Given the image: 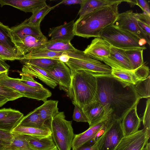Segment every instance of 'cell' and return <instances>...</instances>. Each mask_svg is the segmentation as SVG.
I'll return each mask as SVG.
<instances>
[{
	"label": "cell",
	"mask_w": 150,
	"mask_h": 150,
	"mask_svg": "<svg viewBox=\"0 0 150 150\" xmlns=\"http://www.w3.org/2000/svg\"><path fill=\"white\" fill-rule=\"evenodd\" d=\"M95 74L97 82L96 101L104 106L106 114L110 113L112 118L122 120L140 100L132 85L121 81L111 74Z\"/></svg>",
	"instance_id": "cell-1"
},
{
	"label": "cell",
	"mask_w": 150,
	"mask_h": 150,
	"mask_svg": "<svg viewBox=\"0 0 150 150\" xmlns=\"http://www.w3.org/2000/svg\"><path fill=\"white\" fill-rule=\"evenodd\" d=\"M126 0H119L83 15L74 22L75 35L85 38H99L101 31L113 24L119 14L118 6Z\"/></svg>",
	"instance_id": "cell-2"
},
{
	"label": "cell",
	"mask_w": 150,
	"mask_h": 150,
	"mask_svg": "<svg viewBox=\"0 0 150 150\" xmlns=\"http://www.w3.org/2000/svg\"><path fill=\"white\" fill-rule=\"evenodd\" d=\"M70 88L67 94L72 103L82 109L96 101L97 82L95 73L85 70L71 71Z\"/></svg>",
	"instance_id": "cell-3"
},
{
	"label": "cell",
	"mask_w": 150,
	"mask_h": 150,
	"mask_svg": "<svg viewBox=\"0 0 150 150\" xmlns=\"http://www.w3.org/2000/svg\"><path fill=\"white\" fill-rule=\"evenodd\" d=\"M53 141L58 150H71L75 134L72 121L65 119L64 112H59L47 124Z\"/></svg>",
	"instance_id": "cell-4"
},
{
	"label": "cell",
	"mask_w": 150,
	"mask_h": 150,
	"mask_svg": "<svg viewBox=\"0 0 150 150\" xmlns=\"http://www.w3.org/2000/svg\"><path fill=\"white\" fill-rule=\"evenodd\" d=\"M99 38L106 41L111 46L124 50L146 49L145 46L140 45V39L137 36L113 24L104 29L100 33Z\"/></svg>",
	"instance_id": "cell-5"
},
{
	"label": "cell",
	"mask_w": 150,
	"mask_h": 150,
	"mask_svg": "<svg viewBox=\"0 0 150 150\" xmlns=\"http://www.w3.org/2000/svg\"><path fill=\"white\" fill-rule=\"evenodd\" d=\"M0 85L12 89L23 97L44 102L52 95L50 91L44 87L37 88L30 86L21 82L20 79L9 77L8 72L0 74Z\"/></svg>",
	"instance_id": "cell-6"
},
{
	"label": "cell",
	"mask_w": 150,
	"mask_h": 150,
	"mask_svg": "<svg viewBox=\"0 0 150 150\" xmlns=\"http://www.w3.org/2000/svg\"><path fill=\"white\" fill-rule=\"evenodd\" d=\"M122 120L112 118L110 115L102 135L96 139L99 150H115L125 137L121 126Z\"/></svg>",
	"instance_id": "cell-7"
},
{
	"label": "cell",
	"mask_w": 150,
	"mask_h": 150,
	"mask_svg": "<svg viewBox=\"0 0 150 150\" xmlns=\"http://www.w3.org/2000/svg\"><path fill=\"white\" fill-rule=\"evenodd\" d=\"M136 13L132 10L119 13L113 25L134 35L140 39L145 40L149 45L150 37L140 26L136 16Z\"/></svg>",
	"instance_id": "cell-8"
},
{
	"label": "cell",
	"mask_w": 150,
	"mask_h": 150,
	"mask_svg": "<svg viewBox=\"0 0 150 150\" xmlns=\"http://www.w3.org/2000/svg\"><path fill=\"white\" fill-rule=\"evenodd\" d=\"M111 75L124 83L134 85L150 76V71L149 67L144 64L134 70L112 68Z\"/></svg>",
	"instance_id": "cell-9"
},
{
	"label": "cell",
	"mask_w": 150,
	"mask_h": 150,
	"mask_svg": "<svg viewBox=\"0 0 150 150\" xmlns=\"http://www.w3.org/2000/svg\"><path fill=\"white\" fill-rule=\"evenodd\" d=\"M65 63L71 71L85 70L96 74H111L112 72V68L110 67L101 62L70 58Z\"/></svg>",
	"instance_id": "cell-10"
},
{
	"label": "cell",
	"mask_w": 150,
	"mask_h": 150,
	"mask_svg": "<svg viewBox=\"0 0 150 150\" xmlns=\"http://www.w3.org/2000/svg\"><path fill=\"white\" fill-rule=\"evenodd\" d=\"M48 41L45 36H25L14 42L17 49V55L21 59L23 57L35 50L44 48L45 44Z\"/></svg>",
	"instance_id": "cell-11"
},
{
	"label": "cell",
	"mask_w": 150,
	"mask_h": 150,
	"mask_svg": "<svg viewBox=\"0 0 150 150\" xmlns=\"http://www.w3.org/2000/svg\"><path fill=\"white\" fill-rule=\"evenodd\" d=\"M148 137L144 129L127 136L121 140L115 150H143Z\"/></svg>",
	"instance_id": "cell-12"
},
{
	"label": "cell",
	"mask_w": 150,
	"mask_h": 150,
	"mask_svg": "<svg viewBox=\"0 0 150 150\" xmlns=\"http://www.w3.org/2000/svg\"><path fill=\"white\" fill-rule=\"evenodd\" d=\"M111 115L107 114L102 120L90 126L84 132L74 135L72 144L73 150H75L93 139H96L98 133L105 128L109 118Z\"/></svg>",
	"instance_id": "cell-13"
},
{
	"label": "cell",
	"mask_w": 150,
	"mask_h": 150,
	"mask_svg": "<svg viewBox=\"0 0 150 150\" xmlns=\"http://www.w3.org/2000/svg\"><path fill=\"white\" fill-rule=\"evenodd\" d=\"M57 81L61 90L66 93L70 87L72 78L71 71L65 63L59 61L52 68L46 70Z\"/></svg>",
	"instance_id": "cell-14"
},
{
	"label": "cell",
	"mask_w": 150,
	"mask_h": 150,
	"mask_svg": "<svg viewBox=\"0 0 150 150\" xmlns=\"http://www.w3.org/2000/svg\"><path fill=\"white\" fill-rule=\"evenodd\" d=\"M24 117L19 111L11 108L0 109V130L11 132Z\"/></svg>",
	"instance_id": "cell-15"
},
{
	"label": "cell",
	"mask_w": 150,
	"mask_h": 150,
	"mask_svg": "<svg viewBox=\"0 0 150 150\" xmlns=\"http://www.w3.org/2000/svg\"><path fill=\"white\" fill-rule=\"evenodd\" d=\"M111 68L132 70L125 50L111 46L110 55L102 61Z\"/></svg>",
	"instance_id": "cell-16"
},
{
	"label": "cell",
	"mask_w": 150,
	"mask_h": 150,
	"mask_svg": "<svg viewBox=\"0 0 150 150\" xmlns=\"http://www.w3.org/2000/svg\"><path fill=\"white\" fill-rule=\"evenodd\" d=\"M111 45L100 38H95L83 51L84 53L98 60L102 61L110 55Z\"/></svg>",
	"instance_id": "cell-17"
},
{
	"label": "cell",
	"mask_w": 150,
	"mask_h": 150,
	"mask_svg": "<svg viewBox=\"0 0 150 150\" xmlns=\"http://www.w3.org/2000/svg\"><path fill=\"white\" fill-rule=\"evenodd\" d=\"M137 102L127 112L121 121L122 127L125 136L132 134L138 131L141 120L137 112Z\"/></svg>",
	"instance_id": "cell-18"
},
{
	"label": "cell",
	"mask_w": 150,
	"mask_h": 150,
	"mask_svg": "<svg viewBox=\"0 0 150 150\" xmlns=\"http://www.w3.org/2000/svg\"><path fill=\"white\" fill-rule=\"evenodd\" d=\"M22 73L38 78L52 88L58 84L57 81L45 70L38 67L25 63L22 68Z\"/></svg>",
	"instance_id": "cell-19"
},
{
	"label": "cell",
	"mask_w": 150,
	"mask_h": 150,
	"mask_svg": "<svg viewBox=\"0 0 150 150\" xmlns=\"http://www.w3.org/2000/svg\"><path fill=\"white\" fill-rule=\"evenodd\" d=\"M11 33L14 41L28 35L42 37L40 26H36L28 23L26 20L20 24L10 28Z\"/></svg>",
	"instance_id": "cell-20"
},
{
	"label": "cell",
	"mask_w": 150,
	"mask_h": 150,
	"mask_svg": "<svg viewBox=\"0 0 150 150\" xmlns=\"http://www.w3.org/2000/svg\"><path fill=\"white\" fill-rule=\"evenodd\" d=\"M45 0H0L2 7L9 5L25 12L32 13L46 4Z\"/></svg>",
	"instance_id": "cell-21"
},
{
	"label": "cell",
	"mask_w": 150,
	"mask_h": 150,
	"mask_svg": "<svg viewBox=\"0 0 150 150\" xmlns=\"http://www.w3.org/2000/svg\"><path fill=\"white\" fill-rule=\"evenodd\" d=\"M74 20L64 23L61 25L51 29L49 32L50 40L70 41L74 38Z\"/></svg>",
	"instance_id": "cell-22"
},
{
	"label": "cell",
	"mask_w": 150,
	"mask_h": 150,
	"mask_svg": "<svg viewBox=\"0 0 150 150\" xmlns=\"http://www.w3.org/2000/svg\"><path fill=\"white\" fill-rule=\"evenodd\" d=\"M82 110L88 120L89 127L100 121L107 114L104 106L96 101L85 106Z\"/></svg>",
	"instance_id": "cell-23"
},
{
	"label": "cell",
	"mask_w": 150,
	"mask_h": 150,
	"mask_svg": "<svg viewBox=\"0 0 150 150\" xmlns=\"http://www.w3.org/2000/svg\"><path fill=\"white\" fill-rule=\"evenodd\" d=\"M58 102L57 100H47L36 108L42 120L46 124L59 113Z\"/></svg>",
	"instance_id": "cell-24"
},
{
	"label": "cell",
	"mask_w": 150,
	"mask_h": 150,
	"mask_svg": "<svg viewBox=\"0 0 150 150\" xmlns=\"http://www.w3.org/2000/svg\"><path fill=\"white\" fill-rule=\"evenodd\" d=\"M24 135L29 145L35 150H50L56 146L51 135L42 138Z\"/></svg>",
	"instance_id": "cell-25"
},
{
	"label": "cell",
	"mask_w": 150,
	"mask_h": 150,
	"mask_svg": "<svg viewBox=\"0 0 150 150\" xmlns=\"http://www.w3.org/2000/svg\"><path fill=\"white\" fill-rule=\"evenodd\" d=\"M11 133L12 134L28 135L40 138L47 137L51 135L50 129L48 126L38 128L18 125Z\"/></svg>",
	"instance_id": "cell-26"
},
{
	"label": "cell",
	"mask_w": 150,
	"mask_h": 150,
	"mask_svg": "<svg viewBox=\"0 0 150 150\" xmlns=\"http://www.w3.org/2000/svg\"><path fill=\"white\" fill-rule=\"evenodd\" d=\"M119 0H83L78 13L79 16L103 7L108 6Z\"/></svg>",
	"instance_id": "cell-27"
},
{
	"label": "cell",
	"mask_w": 150,
	"mask_h": 150,
	"mask_svg": "<svg viewBox=\"0 0 150 150\" xmlns=\"http://www.w3.org/2000/svg\"><path fill=\"white\" fill-rule=\"evenodd\" d=\"M18 125L38 128L48 126L42 120L36 108L24 116Z\"/></svg>",
	"instance_id": "cell-28"
},
{
	"label": "cell",
	"mask_w": 150,
	"mask_h": 150,
	"mask_svg": "<svg viewBox=\"0 0 150 150\" xmlns=\"http://www.w3.org/2000/svg\"><path fill=\"white\" fill-rule=\"evenodd\" d=\"M44 48L58 52H74L78 50L74 47L70 41L61 40H48Z\"/></svg>",
	"instance_id": "cell-29"
},
{
	"label": "cell",
	"mask_w": 150,
	"mask_h": 150,
	"mask_svg": "<svg viewBox=\"0 0 150 150\" xmlns=\"http://www.w3.org/2000/svg\"><path fill=\"white\" fill-rule=\"evenodd\" d=\"M144 50L141 48L125 50L132 70L137 69L144 64L143 55Z\"/></svg>",
	"instance_id": "cell-30"
},
{
	"label": "cell",
	"mask_w": 150,
	"mask_h": 150,
	"mask_svg": "<svg viewBox=\"0 0 150 150\" xmlns=\"http://www.w3.org/2000/svg\"><path fill=\"white\" fill-rule=\"evenodd\" d=\"M13 138L5 150H35L29 145L24 135L12 134Z\"/></svg>",
	"instance_id": "cell-31"
},
{
	"label": "cell",
	"mask_w": 150,
	"mask_h": 150,
	"mask_svg": "<svg viewBox=\"0 0 150 150\" xmlns=\"http://www.w3.org/2000/svg\"><path fill=\"white\" fill-rule=\"evenodd\" d=\"M59 5V4L53 6H50L47 4L33 12L32 16L28 19H26L27 22L33 25L40 26L41 22L44 17L51 10Z\"/></svg>",
	"instance_id": "cell-32"
},
{
	"label": "cell",
	"mask_w": 150,
	"mask_h": 150,
	"mask_svg": "<svg viewBox=\"0 0 150 150\" xmlns=\"http://www.w3.org/2000/svg\"><path fill=\"white\" fill-rule=\"evenodd\" d=\"M0 43L14 51L17 54V48L11 35L10 28L8 26L4 25L1 22H0Z\"/></svg>",
	"instance_id": "cell-33"
},
{
	"label": "cell",
	"mask_w": 150,
	"mask_h": 150,
	"mask_svg": "<svg viewBox=\"0 0 150 150\" xmlns=\"http://www.w3.org/2000/svg\"><path fill=\"white\" fill-rule=\"evenodd\" d=\"M20 61L24 64H29L41 68L45 70L52 68L59 61V60L57 59L46 58L22 59Z\"/></svg>",
	"instance_id": "cell-34"
},
{
	"label": "cell",
	"mask_w": 150,
	"mask_h": 150,
	"mask_svg": "<svg viewBox=\"0 0 150 150\" xmlns=\"http://www.w3.org/2000/svg\"><path fill=\"white\" fill-rule=\"evenodd\" d=\"M150 76L143 80L137 82L132 85L138 98H150Z\"/></svg>",
	"instance_id": "cell-35"
},
{
	"label": "cell",
	"mask_w": 150,
	"mask_h": 150,
	"mask_svg": "<svg viewBox=\"0 0 150 150\" xmlns=\"http://www.w3.org/2000/svg\"><path fill=\"white\" fill-rule=\"evenodd\" d=\"M136 16L140 26L150 37V16L143 12L137 13Z\"/></svg>",
	"instance_id": "cell-36"
},
{
	"label": "cell",
	"mask_w": 150,
	"mask_h": 150,
	"mask_svg": "<svg viewBox=\"0 0 150 150\" xmlns=\"http://www.w3.org/2000/svg\"><path fill=\"white\" fill-rule=\"evenodd\" d=\"M0 58L4 60H20L21 58L17 56L16 53L0 43Z\"/></svg>",
	"instance_id": "cell-37"
},
{
	"label": "cell",
	"mask_w": 150,
	"mask_h": 150,
	"mask_svg": "<svg viewBox=\"0 0 150 150\" xmlns=\"http://www.w3.org/2000/svg\"><path fill=\"white\" fill-rule=\"evenodd\" d=\"M0 96L8 100L12 101L23 97L19 93L8 87L0 85Z\"/></svg>",
	"instance_id": "cell-38"
},
{
	"label": "cell",
	"mask_w": 150,
	"mask_h": 150,
	"mask_svg": "<svg viewBox=\"0 0 150 150\" xmlns=\"http://www.w3.org/2000/svg\"><path fill=\"white\" fill-rule=\"evenodd\" d=\"M144 128L146 131L147 135L150 136V99L148 98L146 102V109L142 118Z\"/></svg>",
	"instance_id": "cell-39"
},
{
	"label": "cell",
	"mask_w": 150,
	"mask_h": 150,
	"mask_svg": "<svg viewBox=\"0 0 150 150\" xmlns=\"http://www.w3.org/2000/svg\"><path fill=\"white\" fill-rule=\"evenodd\" d=\"M21 77L20 79L21 82L30 86L37 88H42L43 86L34 80L33 77L26 74L21 73Z\"/></svg>",
	"instance_id": "cell-40"
},
{
	"label": "cell",
	"mask_w": 150,
	"mask_h": 150,
	"mask_svg": "<svg viewBox=\"0 0 150 150\" xmlns=\"http://www.w3.org/2000/svg\"><path fill=\"white\" fill-rule=\"evenodd\" d=\"M73 114V120L77 122H87L88 120L82 110L78 107L74 105Z\"/></svg>",
	"instance_id": "cell-41"
},
{
	"label": "cell",
	"mask_w": 150,
	"mask_h": 150,
	"mask_svg": "<svg viewBox=\"0 0 150 150\" xmlns=\"http://www.w3.org/2000/svg\"><path fill=\"white\" fill-rule=\"evenodd\" d=\"M75 150H99L96 143V139H93Z\"/></svg>",
	"instance_id": "cell-42"
},
{
	"label": "cell",
	"mask_w": 150,
	"mask_h": 150,
	"mask_svg": "<svg viewBox=\"0 0 150 150\" xmlns=\"http://www.w3.org/2000/svg\"><path fill=\"white\" fill-rule=\"evenodd\" d=\"M135 5L139 6L143 11L150 16V7L148 2L145 0H135Z\"/></svg>",
	"instance_id": "cell-43"
},
{
	"label": "cell",
	"mask_w": 150,
	"mask_h": 150,
	"mask_svg": "<svg viewBox=\"0 0 150 150\" xmlns=\"http://www.w3.org/2000/svg\"><path fill=\"white\" fill-rule=\"evenodd\" d=\"M13 137L11 132L0 130V140L11 143Z\"/></svg>",
	"instance_id": "cell-44"
},
{
	"label": "cell",
	"mask_w": 150,
	"mask_h": 150,
	"mask_svg": "<svg viewBox=\"0 0 150 150\" xmlns=\"http://www.w3.org/2000/svg\"><path fill=\"white\" fill-rule=\"evenodd\" d=\"M9 68V66L5 62V60L0 58V74L8 72Z\"/></svg>",
	"instance_id": "cell-45"
},
{
	"label": "cell",
	"mask_w": 150,
	"mask_h": 150,
	"mask_svg": "<svg viewBox=\"0 0 150 150\" xmlns=\"http://www.w3.org/2000/svg\"><path fill=\"white\" fill-rule=\"evenodd\" d=\"M83 0H63L58 4H64L66 5H70L72 4H81Z\"/></svg>",
	"instance_id": "cell-46"
},
{
	"label": "cell",
	"mask_w": 150,
	"mask_h": 150,
	"mask_svg": "<svg viewBox=\"0 0 150 150\" xmlns=\"http://www.w3.org/2000/svg\"><path fill=\"white\" fill-rule=\"evenodd\" d=\"M69 52H64V53L59 57V60L64 63L67 62L70 57L68 55Z\"/></svg>",
	"instance_id": "cell-47"
},
{
	"label": "cell",
	"mask_w": 150,
	"mask_h": 150,
	"mask_svg": "<svg viewBox=\"0 0 150 150\" xmlns=\"http://www.w3.org/2000/svg\"><path fill=\"white\" fill-rule=\"evenodd\" d=\"M10 143H11L0 140V150H5L6 146Z\"/></svg>",
	"instance_id": "cell-48"
},
{
	"label": "cell",
	"mask_w": 150,
	"mask_h": 150,
	"mask_svg": "<svg viewBox=\"0 0 150 150\" xmlns=\"http://www.w3.org/2000/svg\"><path fill=\"white\" fill-rule=\"evenodd\" d=\"M8 100L5 98L0 96V107L6 104Z\"/></svg>",
	"instance_id": "cell-49"
},
{
	"label": "cell",
	"mask_w": 150,
	"mask_h": 150,
	"mask_svg": "<svg viewBox=\"0 0 150 150\" xmlns=\"http://www.w3.org/2000/svg\"><path fill=\"white\" fill-rule=\"evenodd\" d=\"M145 147H144L143 150H150V142H148L146 144Z\"/></svg>",
	"instance_id": "cell-50"
},
{
	"label": "cell",
	"mask_w": 150,
	"mask_h": 150,
	"mask_svg": "<svg viewBox=\"0 0 150 150\" xmlns=\"http://www.w3.org/2000/svg\"><path fill=\"white\" fill-rule=\"evenodd\" d=\"M50 150H58L57 148V146H56L54 148Z\"/></svg>",
	"instance_id": "cell-51"
}]
</instances>
